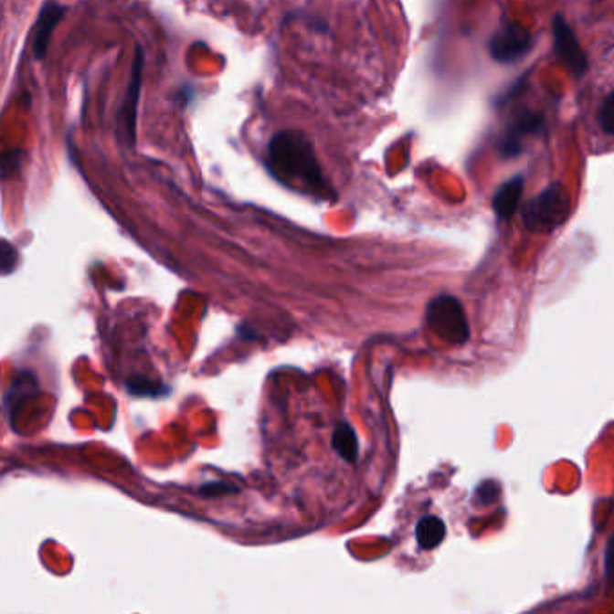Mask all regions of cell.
Masks as SVG:
<instances>
[{
  "instance_id": "15",
  "label": "cell",
  "mask_w": 614,
  "mask_h": 614,
  "mask_svg": "<svg viewBox=\"0 0 614 614\" xmlns=\"http://www.w3.org/2000/svg\"><path fill=\"white\" fill-rule=\"evenodd\" d=\"M497 493H499V487H497L493 482H487V483H482V485H480V489L476 492L474 499H476V503L489 504L492 501H495Z\"/></svg>"
},
{
  "instance_id": "14",
  "label": "cell",
  "mask_w": 614,
  "mask_h": 614,
  "mask_svg": "<svg viewBox=\"0 0 614 614\" xmlns=\"http://www.w3.org/2000/svg\"><path fill=\"white\" fill-rule=\"evenodd\" d=\"M15 261H16V250H15V247L11 246L7 240H4L2 242V261H0L4 276L9 274L15 269Z\"/></svg>"
},
{
  "instance_id": "2",
  "label": "cell",
  "mask_w": 614,
  "mask_h": 614,
  "mask_svg": "<svg viewBox=\"0 0 614 614\" xmlns=\"http://www.w3.org/2000/svg\"><path fill=\"white\" fill-rule=\"evenodd\" d=\"M571 215V195L567 187L553 183L537 196L526 202L523 222L528 231L548 235L560 228Z\"/></svg>"
},
{
  "instance_id": "1",
  "label": "cell",
  "mask_w": 614,
  "mask_h": 614,
  "mask_svg": "<svg viewBox=\"0 0 614 614\" xmlns=\"http://www.w3.org/2000/svg\"><path fill=\"white\" fill-rule=\"evenodd\" d=\"M265 168L280 185L292 191L317 200L335 198L333 187L317 161L313 143L300 130H281L270 137Z\"/></svg>"
},
{
  "instance_id": "11",
  "label": "cell",
  "mask_w": 614,
  "mask_h": 614,
  "mask_svg": "<svg viewBox=\"0 0 614 614\" xmlns=\"http://www.w3.org/2000/svg\"><path fill=\"white\" fill-rule=\"evenodd\" d=\"M332 445L333 449L341 454L343 460L354 463L359 456V441H357V434L355 430L352 429V426L348 424H339L333 436H332Z\"/></svg>"
},
{
  "instance_id": "17",
  "label": "cell",
  "mask_w": 614,
  "mask_h": 614,
  "mask_svg": "<svg viewBox=\"0 0 614 614\" xmlns=\"http://www.w3.org/2000/svg\"><path fill=\"white\" fill-rule=\"evenodd\" d=\"M233 491V487H229V485H226V483H215V487H206L204 489V492L207 493V495H213V493H222V492H231Z\"/></svg>"
},
{
  "instance_id": "10",
  "label": "cell",
  "mask_w": 614,
  "mask_h": 614,
  "mask_svg": "<svg viewBox=\"0 0 614 614\" xmlns=\"http://www.w3.org/2000/svg\"><path fill=\"white\" fill-rule=\"evenodd\" d=\"M445 539V524L434 515H426L417 524V543L422 550H434Z\"/></svg>"
},
{
  "instance_id": "6",
  "label": "cell",
  "mask_w": 614,
  "mask_h": 614,
  "mask_svg": "<svg viewBox=\"0 0 614 614\" xmlns=\"http://www.w3.org/2000/svg\"><path fill=\"white\" fill-rule=\"evenodd\" d=\"M532 49V35L519 24H506L497 29L489 42L491 57L499 63L521 60Z\"/></svg>"
},
{
  "instance_id": "9",
  "label": "cell",
  "mask_w": 614,
  "mask_h": 614,
  "mask_svg": "<svg viewBox=\"0 0 614 614\" xmlns=\"http://www.w3.org/2000/svg\"><path fill=\"white\" fill-rule=\"evenodd\" d=\"M523 189H524V179L521 175L499 185L493 196V211L499 220H508L517 211L521 196H523Z\"/></svg>"
},
{
  "instance_id": "8",
  "label": "cell",
  "mask_w": 614,
  "mask_h": 614,
  "mask_svg": "<svg viewBox=\"0 0 614 614\" xmlns=\"http://www.w3.org/2000/svg\"><path fill=\"white\" fill-rule=\"evenodd\" d=\"M543 124V118L539 114H532V112H523L519 116H515L510 124L503 130L497 146H499V154L503 157H515L517 154L523 152V139L524 135H530L534 132H537Z\"/></svg>"
},
{
  "instance_id": "4",
  "label": "cell",
  "mask_w": 614,
  "mask_h": 614,
  "mask_svg": "<svg viewBox=\"0 0 614 614\" xmlns=\"http://www.w3.org/2000/svg\"><path fill=\"white\" fill-rule=\"evenodd\" d=\"M143 65L144 55L143 48H135V58L132 63L130 83L124 94L123 103L118 111V139L126 148L135 146V124H137V107L141 100V85H143Z\"/></svg>"
},
{
  "instance_id": "7",
  "label": "cell",
  "mask_w": 614,
  "mask_h": 614,
  "mask_svg": "<svg viewBox=\"0 0 614 614\" xmlns=\"http://www.w3.org/2000/svg\"><path fill=\"white\" fill-rule=\"evenodd\" d=\"M65 11H67V7L57 0H48L42 5L38 20L35 22L33 33H31V51H33L35 60H38V62L46 60L53 31L62 22Z\"/></svg>"
},
{
  "instance_id": "3",
  "label": "cell",
  "mask_w": 614,
  "mask_h": 614,
  "mask_svg": "<svg viewBox=\"0 0 614 614\" xmlns=\"http://www.w3.org/2000/svg\"><path fill=\"white\" fill-rule=\"evenodd\" d=\"M426 317L430 330L441 341L450 344H465L469 341V321L461 303L454 296H436L428 305Z\"/></svg>"
},
{
  "instance_id": "16",
  "label": "cell",
  "mask_w": 614,
  "mask_h": 614,
  "mask_svg": "<svg viewBox=\"0 0 614 614\" xmlns=\"http://www.w3.org/2000/svg\"><path fill=\"white\" fill-rule=\"evenodd\" d=\"M606 578L608 586H614V535L609 539L606 550Z\"/></svg>"
},
{
  "instance_id": "12",
  "label": "cell",
  "mask_w": 614,
  "mask_h": 614,
  "mask_svg": "<svg viewBox=\"0 0 614 614\" xmlns=\"http://www.w3.org/2000/svg\"><path fill=\"white\" fill-rule=\"evenodd\" d=\"M128 391L132 395H146V397H157L161 395V386L155 382L144 378V376H133L128 380Z\"/></svg>"
},
{
  "instance_id": "13",
  "label": "cell",
  "mask_w": 614,
  "mask_h": 614,
  "mask_svg": "<svg viewBox=\"0 0 614 614\" xmlns=\"http://www.w3.org/2000/svg\"><path fill=\"white\" fill-rule=\"evenodd\" d=\"M598 123L606 133L614 135V90L604 100L598 111Z\"/></svg>"
},
{
  "instance_id": "5",
  "label": "cell",
  "mask_w": 614,
  "mask_h": 614,
  "mask_svg": "<svg viewBox=\"0 0 614 614\" xmlns=\"http://www.w3.org/2000/svg\"><path fill=\"white\" fill-rule=\"evenodd\" d=\"M553 51L556 58L567 67V70L575 76H586L589 69V60L586 51L580 48L573 29L569 24L562 18V15H556L553 18Z\"/></svg>"
}]
</instances>
